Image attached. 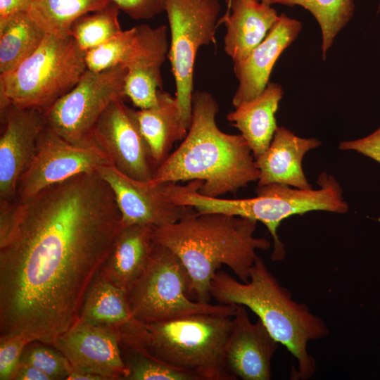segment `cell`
<instances>
[{
	"label": "cell",
	"mask_w": 380,
	"mask_h": 380,
	"mask_svg": "<svg viewBox=\"0 0 380 380\" xmlns=\"http://www.w3.org/2000/svg\"><path fill=\"white\" fill-rule=\"evenodd\" d=\"M119 11L111 2L101 9L81 16L73 23L70 35L85 52L100 46L122 30L118 20Z\"/></svg>",
	"instance_id": "obj_27"
},
{
	"label": "cell",
	"mask_w": 380,
	"mask_h": 380,
	"mask_svg": "<svg viewBox=\"0 0 380 380\" xmlns=\"http://www.w3.org/2000/svg\"><path fill=\"white\" fill-rule=\"evenodd\" d=\"M210 292L218 303L243 305L258 317L271 336L296 360L298 369L292 373L293 379L313 376L316 363L308 352V343L325 338L329 329L304 303L293 299L261 258L255 260L246 282L218 270L211 280Z\"/></svg>",
	"instance_id": "obj_4"
},
{
	"label": "cell",
	"mask_w": 380,
	"mask_h": 380,
	"mask_svg": "<svg viewBox=\"0 0 380 380\" xmlns=\"http://www.w3.org/2000/svg\"><path fill=\"white\" fill-rule=\"evenodd\" d=\"M260 1L267 4H271V2H272V0H260Z\"/></svg>",
	"instance_id": "obj_37"
},
{
	"label": "cell",
	"mask_w": 380,
	"mask_h": 380,
	"mask_svg": "<svg viewBox=\"0 0 380 380\" xmlns=\"http://www.w3.org/2000/svg\"><path fill=\"white\" fill-rule=\"evenodd\" d=\"M14 380H51L43 372L37 367L20 363L14 377Z\"/></svg>",
	"instance_id": "obj_35"
},
{
	"label": "cell",
	"mask_w": 380,
	"mask_h": 380,
	"mask_svg": "<svg viewBox=\"0 0 380 380\" xmlns=\"http://www.w3.org/2000/svg\"><path fill=\"white\" fill-rule=\"evenodd\" d=\"M92 139L123 174L143 182L153 179L158 165L141 131L137 110L127 106L123 99L105 110L94 127Z\"/></svg>",
	"instance_id": "obj_12"
},
{
	"label": "cell",
	"mask_w": 380,
	"mask_h": 380,
	"mask_svg": "<svg viewBox=\"0 0 380 380\" xmlns=\"http://www.w3.org/2000/svg\"><path fill=\"white\" fill-rule=\"evenodd\" d=\"M279 344L260 319L253 323L246 308L236 305L224 352L228 373L233 380H270Z\"/></svg>",
	"instance_id": "obj_16"
},
{
	"label": "cell",
	"mask_w": 380,
	"mask_h": 380,
	"mask_svg": "<svg viewBox=\"0 0 380 380\" xmlns=\"http://www.w3.org/2000/svg\"><path fill=\"white\" fill-rule=\"evenodd\" d=\"M119 329L91 324L82 318L52 343L73 369L104 380L127 379L129 368L122 353Z\"/></svg>",
	"instance_id": "obj_14"
},
{
	"label": "cell",
	"mask_w": 380,
	"mask_h": 380,
	"mask_svg": "<svg viewBox=\"0 0 380 380\" xmlns=\"http://www.w3.org/2000/svg\"><path fill=\"white\" fill-rule=\"evenodd\" d=\"M155 226L123 227L100 274L127 293L144 272L156 245Z\"/></svg>",
	"instance_id": "obj_20"
},
{
	"label": "cell",
	"mask_w": 380,
	"mask_h": 380,
	"mask_svg": "<svg viewBox=\"0 0 380 380\" xmlns=\"http://www.w3.org/2000/svg\"><path fill=\"white\" fill-rule=\"evenodd\" d=\"M134 20L151 19L165 11L167 0H110Z\"/></svg>",
	"instance_id": "obj_32"
},
{
	"label": "cell",
	"mask_w": 380,
	"mask_h": 380,
	"mask_svg": "<svg viewBox=\"0 0 380 380\" xmlns=\"http://www.w3.org/2000/svg\"><path fill=\"white\" fill-rule=\"evenodd\" d=\"M68 380H104V379L96 374L87 373L84 372H80L75 369H72L68 376Z\"/></svg>",
	"instance_id": "obj_36"
},
{
	"label": "cell",
	"mask_w": 380,
	"mask_h": 380,
	"mask_svg": "<svg viewBox=\"0 0 380 380\" xmlns=\"http://www.w3.org/2000/svg\"><path fill=\"white\" fill-rule=\"evenodd\" d=\"M20 363L32 365L51 380L67 379L72 367L66 357L51 345L39 341L29 342L25 347Z\"/></svg>",
	"instance_id": "obj_29"
},
{
	"label": "cell",
	"mask_w": 380,
	"mask_h": 380,
	"mask_svg": "<svg viewBox=\"0 0 380 380\" xmlns=\"http://www.w3.org/2000/svg\"><path fill=\"white\" fill-rule=\"evenodd\" d=\"M141 131L156 163L159 165L170 155L173 144L187 134L175 97L160 89L154 106L137 110Z\"/></svg>",
	"instance_id": "obj_22"
},
{
	"label": "cell",
	"mask_w": 380,
	"mask_h": 380,
	"mask_svg": "<svg viewBox=\"0 0 380 380\" xmlns=\"http://www.w3.org/2000/svg\"><path fill=\"white\" fill-rule=\"evenodd\" d=\"M232 322V317L206 313L154 323L134 319L120 329V344L184 371L196 380H233L224 360Z\"/></svg>",
	"instance_id": "obj_5"
},
{
	"label": "cell",
	"mask_w": 380,
	"mask_h": 380,
	"mask_svg": "<svg viewBox=\"0 0 380 380\" xmlns=\"http://www.w3.org/2000/svg\"><path fill=\"white\" fill-rule=\"evenodd\" d=\"M189 287V276L180 259L156 243L144 272L127 293L132 315L144 323L203 313L234 315L236 305L194 300Z\"/></svg>",
	"instance_id": "obj_8"
},
{
	"label": "cell",
	"mask_w": 380,
	"mask_h": 380,
	"mask_svg": "<svg viewBox=\"0 0 380 380\" xmlns=\"http://www.w3.org/2000/svg\"><path fill=\"white\" fill-rule=\"evenodd\" d=\"M203 184L201 180L189 181L185 185L173 183L169 186L168 196L174 203L193 207L198 213H224L262 222L273 239L271 258L274 261L282 260L286 256L284 245L277 234L284 220L313 210L340 214L348 210L340 184L327 172L319 175V188L316 190L270 184L258 186L256 196L243 199L204 196L198 191Z\"/></svg>",
	"instance_id": "obj_6"
},
{
	"label": "cell",
	"mask_w": 380,
	"mask_h": 380,
	"mask_svg": "<svg viewBox=\"0 0 380 380\" xmlns=\"http://www.w3.org/2000/svg\"><path fill=\"white\" fill-rule=\"evenodd\" d=\"M338 148L356 151L380 163V126L365 137L341 141Z\"/></svg>",
	"instance_id": "obj_33"
},
{
	"label": "cell",
	"mask_w": 380,
	"mask_h": 380,
	"mask_svg": "<svg viewBox=\"0 0 380 380\" xmlns=\"http://www.w3.org/2000/svg\"><path fill=\"white\" fill-rule=\"evenodd\" d=\"M257 221L220 213H198L194 208L177 222L155 227L156 243L174 252L190 279L189 296L209 303L210 282L222 265L239 280L248 281L257 250L271 243L255 237Z\"/></svg>",
	"instance_id": "obj_2"
},
{
	"label": "cell",
	"mask_w": 380,
	"mask_h": 380,
	"mask_svg": "<svg viewBox=\"0 0 380 380\" xmlns=\"http://www.w3.org/2000/svg\"><path fill=\"white\" fill-rule=\"evenodd\" d=\"M122 229L96 172L0 208V336L52 345L80 318Z\"/></svg>",
	"instance_id": "obj_1"
},
{
	"label": "cell",
	"mask_w": 380,
	"mask_h": 380,
	"mask_svg": "<svg viewBox=\"0 0 380 380\" xmlns=\"http://www.w3.org/2000/svg\"><path fill=\"white\" fill-rule=\"evenodd\" d=\"M80 318L96 325L119 329L134 319L127 293L100 274L86 293Z\"/></svg>",
	"instance_id": "obj_23"
},
{
	"label": "cell",
	"mask_w": 380,
	"mask_h": 380,
	"mask_svg": "<svg viewBox=\"0 0 380 380\" xmlns=\"http://www.w3.org/2000/svg\"><path fill=\"white\" fill-rule=\"evenodd\" d=\"M87 69L85 51L71 35L46 34L30 57L0 75V108L11 103L44 113L75 87Z\"/></svg>",
	"instance_id": "obj_7"
},
{
	"label": "cell",
	"mask_w": 380,
	"mask_h": 380,
	"mask_svg": "<svg viewBox=\"0 0 380 380\" xmlns=\"http://www.w3.org/2000/svg\"><path fill=\"white\" fill-rule=\"evenodd\" d=\"M231 13L219 19L226 34L224 50L234 63L246 57L266 37L278 19L271 4L260 0H231Z\"/></svg>",
	"instance_id": "obj_19"
},
{
	"label": "cell",
	"mask_w": 380,
	"mask_h": 380,
	"mask_svg": "<svg viewBox=\"0 0 380 380\" xmlns=\"http://www.w3.org/2000/svg\"><path fill=\"white\" fill-rule=\"evenodd\" d=\"M379 9H380V2H379Z\"/></svg>",
	"instance_id": "obj_38"
},
{
	"label": "cell",
	"mask_w": 380,
	"mask_h": 380,
	"mask_svg": "<svg viewBox=\"0 0 380 380\" xmlns=\"http://www.w3.org/2000/svg\"><path fill=\"white\" fill-rule=\"evenodd\" d=\"M29 341L20 335L0 336V379L14 380Z\"/></svg>",
	"instance_id": "obj_31"
},
{
	"label": "cell",
	"mask_w": 380,
	"mask_h": 380,
	"mask_svg": "<svg viewBox=\"0 0 380 380\" xmlns=\"http://www.w3.org/2000/svg\"><path fill=\"white\" fill-rule=\"evenodd\" d=\"M320 145L316 138L300 137L284 127H278L268 148L255 159L260 171L258 186L279 184L311 189L302 161L307 152Z\"/></svg>",
	"instance_id": "obj_18"
},
{
	"label": "cell",
	"mask_w": 380,
	"mask_h": 380,
	"mask_svg": "<svg viewBox=\"0 0 380 380\" xmlns=\"http://www.w3.org/2000/svg\"><path fill=\"white\" fill-rule=\"evenodd\" d=\"M301 30L299 20L281 13L264 39L246 57L234 63V72L239 82L232 98L234 107L263 91L276 61Z\"/></svg>",
	"instance_id": "obj_17"
},
{
	"label": "cell",
	"mask_w": 380,
	"mask_h": 380,
	"mask_svg": "<svg viewBox=\"0 0 380 380\" xmlns=\"http://www.w3.org/2000/svg\"><path fill=\"white\" fill-rule=\"evenodd\" d=\"M127 69L121 65L101 71L87 69L75 87L44 113L46 124L76 144H94V127L113 101L125 99Z\"/></svg>",
	"instance_id": "obj_10"
},
{
	"label": "cell",
	"mask_w": 380,
	"mask_h": 380,
	"mask_svg": "<svg viewBox=\"0 0 380 380\" xmlns=\"http://www.w3.org/2000/svg\"><path fill=\"white\" fill-rule=\"evenodd\" d=\"M110 3V0H32L27 13L46 34L65 37L70 35L76 20Z\"/></svg>",
	"instance_id": "obj_25"
},
{
	"label": "cell",
	"mask_w": 380,
	"mask_h": 380,
	"mask_svg": "<svg viewBox=\"0 0 380 380\" xmlns=\"http://www.w3.org/2000/svg\"><path fill=\"white\" fill-rule=\"evenodd\" d=\"M134 33V27L122 30L108 41L86 51L87 68L93 71H101L122 65L127 55Z\"/></svg>",
	"instance_id": "obj_30"
},
{
	"label": "cell",
	"mask_w": 380,
	"mask_h": 380,
	"mask_svg": "<svg viewBox=\"0 0 380 380\" xmlns=\"http://www.w3.org/2000/svg\"><path fill=\"white\" fill-rule=\"evenodd\" d=\"M1 109L0 208L18 200L19 180L32 161L46 126L43 112L9 103Z\"/></svg>",
	"instance_id": "obj_13"
},
{
	"label": "cell",
	"mask_w": 380,
	"mask_h": 380,
	"mask_svg": "<svg viewBox=\"0 0 380 380\" xmlns=\"http://www.w3.org/2000/svg\"><path fill=\"white\" fill-rule=\"evenodd\" d=\"M218 110L211 93L194 92L187 134L157 168L151 183L201 180L200 194L220 197L258 180L260 171L251 148L241 134L219 129L215 121Z\"/></svg>",
	"instance_id": "obj_3"
},
{
	"label": "cell",
	"mask_w": 380,
	"mask_h": 380,
	"mask_svg": "<svg viewBox=\"0 0 380 380\" xmlns=\"http://www.w3.org/2000/svg\"><path fill=\"white\" fill-rule=\"evenodd\" d=\"M108 165H112L110 160L95 143H71L46 126L34 158L19 180L17 201L80 174L97 172Z\"/></svg>",
	"instance_id": "obj_11"
},
{
	"label": "cell",
	"mask_w": 380,
	"mask_h": 380,
	"mask_svg": "<svg viewBox=\"0 0 380 380\" xmlns=\"http://www.w3.org/2000/svg\"><path fill=\"white\" fill-rule=\"evenodd\" d=\"M283 94L280 84L269 82L259 96L241 103L227 115L248 144L255 159L268 148L278 127L275 113Z\"/></svg>",
	"instance_id": "obj_21"
},
{
	"label": "cell",
	"mask_w": 380,
	"mask_h": 380,
	"mask_svg": "<svg viewBox=\"0 0 380 380\" xmlns=\"http://www.w3.org/2000/svg\"><path fill=\"white\" fill-rule=\"evenodd\" d=\"M97 173L114 194L122 227L132 224L160 227L175 223L193 208L172 202L165 192L166 183L134 179L113 165L101 167Z\"/></svg>",
	"instance_id": "obj_15"
},
{
	"label": "cell",
	"mask_w": 380,
	"mask_h": 380,
	"mask_svg": "<svg viewBox=\"0 0 380 380\" xmlns=\"http://www.w3.org/2000/svg\"><path fill=\"white\" fill-rule=\"evenodd\" d=\"M231 0H229V1H230Z\"/></svg>",
	"instance_id": "obj_39"
},
{
	"label": "cell",
	"mask_w": 380,
	"mask_h": 380,
	"mask_svg": "<svg viewBox=\"0 0 380 380\" xmlns=\"http://www.w3.org/2000/svg\"><path fill=\"white\" fill-rule=\"evenodd\" d=\"M32 0H0V25L20 13H27Z\"/></svg>",
	"instance_id": "obj_34"
},
{
	"label": "cell",
	"mask_w": 380,
	"mask_h": 380,
	"mask_svg": "<svg viewBox=\"0 0 380 380\" xmlns=\"http://www.w3.org/2000/svg\"><path fill=\"white\" fill-rule=\"evenodd\" d=\"M271 4L299 6L317 21L322 33V56L326 59L339 32L348 24L355 11L354 0H272Z\"/></svg>",
	"instance_id": "obj_26"
},
{
	"label": "cell",
	"mask_w": 380,
	"mask_h": 380,
	"mask_svg": "<svg viewBox=\"0 0 380 380\" xmlns=\"http://www.w3.org/2000/svg\"><path fill=\"white\" fill-rule=\"evenodd\" d=\"M170 43L168 58L174 76L175 99L189 129L192 117L194 70L202 46L215 43L219 24V0H167Z\"/></svg>",
	"instance_id": "obj_9"
},
{
	"label": "cell",
	"mask_w": 380,
	"mask_h": 380,
	"mask_svg": "<svg viewBox=\"0 0 380 380\" xmlns=\"http://www.w3.org/2000/svg\"><path fill=\"white\" fill-rule=\"evenodd\" d=\"M46 34L27 13L0 25V75L18 67L39 46Z\"/></svg>",
	"instance_id": "obj_24"
},
{
	"label": "cell",
	"mask_w": 380,
	"mask_h": 380,
	"mask_svg": "<svg viewBox=\"0 0 380 380\" xmlns=\"http://www.w3.org/2000/svg\"><path fill=\"white\" fill-rule=\"evenodd\" d=\"M127 380H196L191 374L141 352L122 347Z\"/></svg>",
	"instance_id": "obj_28"
}]
</instances>
